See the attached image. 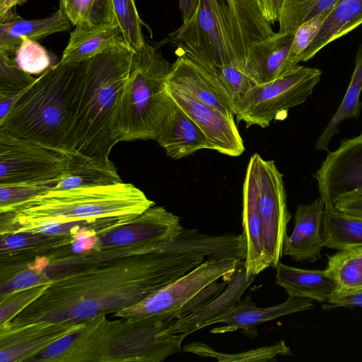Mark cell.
<instances>
[{"mask_svg":"<svg viewBox=\"0 0 362 362\" xmlns=\"http://www.w3.org/2000/svg\"><path fill=\"white\" fill-rule=\"evenodd\" d=\"M96 247L90 266L64 273L28 305L35 322H68L131 307L180 279L204 257L144 240Z\"/></svg>","mask_w":362,"mask_h":362,"instance_id":"cell-1","label":"cell"},{"mask_svg":"<svg viewBox=\"0 0 362 362\" xmlns=\"http://www.w3.org/2000/svg\"><path fill=\"white\" fill-rule=\"evenodd\" d=\"M155 203L139 188L122 182L105 186L51 189L0 209L1 235L29 234L46 222L69 233L86 229L96 235L122 226Z\"/></svg>","mask_w":362,"mask_h":362,"instance_id":"cell-2","label":"cell"},{"mask_svg":"<svg viewBox=\"0 0 362 362\" xmlns=\"http://www.w3.org/2000/svg\"><path fill=\"white\" fill-rule=\"evenodd\" d=\"M88 60L59 62L40 74L0 122V131L65 153L74 151Z\"/></svg>","mask_w":362,"mask_h":362,"instance_id":"cell-3","label":"cell"},{"mask_svg":"<svg viewBox=\"0 0 362 362\" xmlns=\"http://www.w3.org/2000/svg\"><path fill=\"white\" fill-rule=\"evenodd\" d=\"M134 52L117 47L88 60L74 126V151L94 159H110L119 142L115 118Z\"/></svg>","mask_w":362,"mask_h":362,"instance_id":"cell-4","label":"cell"},{"mask_svg":"<svg viewBox=\"0 0 362 362\" xmlns=\"http://www.w3.org/2000/svg\"><path fill=\"white\" fill-rule=\"evenodd\" d=\"M172 64L146 42L134 52L115 118L119 141L155 140L174 103L166 90Z\"/></svg>","mask_w":362,"mask_h":362,"instance_id":"cell-5","label":"cell"},{"mask_svg":"<svg viewBox=\"0 0 362 362\" xmlns=\"http://www.w3.org/2000/svg\"><path fill=\"white\" fill-rule=\"evenodd\" d=\"M165 42L177 47V55H185L216 78L228 66L243 70L228 42L221 0H199L193 16Z\"/></svg>","mask_w":362,"mask_h":362,"instance_id":"cell-6","label":"cell"},{"mask_svg":"<svg viewBox=\"0 0 362 362\" xmlns=\"http://www.w3.org/2000/svg\"><path fill=\"white\" fill-rule=\"evenodd\" d=\"M322 71L298 65L269 82L255 84L235 103L236 121L247 128L269 126L272 121L286 117L288 109L304 103L320 82Z\"/></svg>","mask_w":362,"mask_h":362,"instance_id":"cell-7","label":"cell"},{"mask_svg":"<svg viewBox=\"0 0 362 362\" xmlns=\"http://www.w3.org/2000/svg\"><path fill=\"white\" fill-rule=\"evenodd\" d=\"M70 153L51 149L0 131V185L58 182Z\"/></svg>","mask_w":362,"mask_h":362,"instance_id":"cell-8","label":"cell"},{"mask_svg":"<svg viewBox=\"0 0 362 362\" xmlns=\"http://www.w3.org/2000/svg\"><path fill=\"white\" fill-rule=\"evenodd\" d=\"M250 159L255 170L264 255L270 267L275 268L283 255L286 228L291 218L283 175L274 160H264L258 153Z\"/></svg>","mask_w":362,"mask_h":362,"instance_id":"cell-9","label":"cell"},{"mask_svg":"<svg viewBox=\"0 0 362 362\" xmlns=\"http://www.w3.org/2000/svg\"><path fill=\"white\" fill-rule=\"evenodd\" d=\"M241 260L207 259L180 279L156 291L142 301L120 311L116 315L129 319L179 311L192 297L209 284L233 275Z\"/></svg>","mask_w":362,"mask_h":362,"instance_id":"cell-10","label":"cell"},{"mask_svg":"<svg viewBox=\"0 0 362 362\" xmlns=\"http://www.w3.org/2000/svg\"><path fill=\"white\" fill-rule=\"evenodd\" d=\"M313 177L325 204L362 192V132L341 140L337 150L329 151Z\"/></svg>","mask_w":362,"mask_h":362,"instance_id":"cell-11","label":"cell"},{"mask_svg":"<svg viewBox=\"0 0 362 362\" xmlns=\"http://www.w3.org/2000/svg\"><path fill=\"white\" fill-rule=\"evenodd\" d=\"M166 90L173 101L202 129L213 150L232 157L242 155L245 146L235 121L226 118L183 88L166 82Z\"/></svg>","mask_w":362,"mask_h":362,"instance_id":"cell-12","label":"cell"},{"mask_svg":"<svg viewBox=\"0 0 362 362\" xmlns=\"http://www.w3.org/2000/svg\"><path fill=\"white\" fill-rule=\"evenodd\" d=\"M230 49L245 70L248 50L275 34L263 16L257 0H221ZM246 73V72H245Z\"/></svg>","mask_w":362,"mask_h":362,"instance_id":"cell-13","label":"cell"},{"mask_svg":"<svg viewBox=\"0 0 362 362\" xmlns=\"http://www.w3.org/2000/svg\"><path fill=\"white\" fill-rule=\"evenodd\" d=\"M166 82L189 91L226 118L235 121L234 102L226 88L214 75L185 55H177Z\"/></svg>","mask_w":362,"mask_h":362,"instance_id":"cell-14","label":"cell"},{"mask_svg":"<svg viewBox=\"0 0 362 362\" xmlns=\"http://www.w3.org/2000/svg\"><path fill=\"white\" fill-rule=\"evenodd\" d=\"M324 209L325 202L320 196L310 204L297 206L294 229L285 238L283 255L297 262H313L321 257Z\"/></svg>","mask_w":362,"mask_h":362,"instance_id":"cell-15","label":"cell"},{"mask_svg":"<svg viewBox=\"0 0 362 362\" xmlns=\"http://www.w3.org/2000/svg\"><path fill=\"white\" fill-rule=\"evenodd\" d=\"M294 33H275L248 50L245 70L255 84L264 83L295 69L288 60Z\"/></svg>","mask_w":362,"mask_h":362,"instance_id":"cell-16","label":"cell"},{"mask_svg":"<svg viewBox=\"0 0 362 362\" xmlns=\"http://www.w3.org/2000/svg\"><path fill=\"white\" fill-rule=\"evenodd\" d=\"M243 236L245 245V266L247 276L257 275L270 267L263 249L262 220L259 210L256 175L250 159L243 187Z\"/></svg>","mask_w":362,"mask_h":362,"instance_id":"cell-17","label":"cell"},{"mask_svg":"<svg viewBox=\"0 0 362 362\" xmlns=\"http://www.w3.org/2000/svg\"><path fill=\"white\" fill-rule=\"evenodd\" d=\"M155 141L173 159L186 157L202 149L213 150L202 129L175 102L160 124Z\"/></svg>","mask_w":362,"mask_h":362,"instance_id":"cell-18","label":"cell"},{"mask_svg":"<svg viewBox=\"0 0 362 362\" xmlns=\"http://www.w3.org/2000/svg\"><path fill=\"white\" fill-rule=\"evenodd\" d=\"M255 277V275H247L245 261H241L225 288L216 298L193 314L175 320L169 327L170 332L188 335L212 325L215 320L237 304Z\"/></svg>","mask_w":362,"mask_h":362,"instance_id":"cell-19","label":"cell"},{"mask_svg":"<svg viewBox=\"0 0 362 362\" xmlns=\"http://www.w3.org/2000/svg\"><path fill=\"white\" fill-rule=\"evenodd\" d=\"M313 308V300L288 296L282 303L269 308H259L252 302L248 295L239 300L228 313L215 320L213 324L224 323L226 326L216 327L211 332L221 334L242 329L246 332L252 330L260 323L274 320L291 313Z\"/></svg>","mask_w":362,"mask_h":362,"instance_id":"cell-20","label":"cell"},{"mask_svg":"<svg viewBox=\"0 0 362 362\" xmlns=\"http://www.w3.org/2000/svg\"><path fill=\"white\" fill-rule=\"evenodd\" d=\"M117 47H129L115 23L78 25L71 33L59 62H81Z\"/></svg>","mask_w":362,"mask_h":362,"instance_id":"cell-21","label":"cell"},{"mask_svg":"<svg viewBox=\"0 0 362 362\" xmlns=\"http://www.w3.org/2000/svg\"><path fill=\"white\" fill-rule=\"evenodd\" d=\"M275 269L276 283L285 290L288 296L325 303L335 293V282L325 269H304L281 262Z\"/></svg>","mask_w":362,"mask_h":362,"instance_id":"cell-22","label":"cell"},{"mask_svg":"<svg viewBox=\"0 0 362 362\" xmlns=\"http://www.w3.org/2000/svg\"><path fill=\"white\" fill-rule=\"evenodd\" d=\"M70 22L59 8L51 16L35 20H25L18 16L4 23H0V51L7 54L17 50L26 37L37 40L52 34L70 29Z\"/></svg>","mask_w":362,"mask_h":362,"instance_id":"cell-23","label":"cell"},{"mask_svg":"<svg viewBox=\"0 0 362 362\" xmlns=\"http://www.w3.org/2000/svg\"><path fill=\"white\" fill-rule=\"evenodd\" d=\"M121 182L117 169L110 159H94L74 151L70 153L66 173L54 189L105 186Z\"/></svg>","mask_w":362,"mask_h":362,"instance_id":"cell-24","label":"cell"},{"mask_svg":"<svg viewBox=\"0 0 362 362\" xmlns=\"http://www.w3.org/2000/svg\"><path fill=\"white\" fill-rule=\"evenodd\" d=\"M362 24V0H339L327 14L317 35L307 47L301 62L313 58L331 42Z\"/></svg>","mask_w":362,"mask_h":362,"instance_id":"cell-25","label":"cell"},{"mask_svg":"<svg viewBox=\"0 0 362 362\" xmlns=\"http://www.w3.org/2000/svg\"><path fill=\"white\" fill-rule=\"evenodd\" d=\"M323 247L341 250L362 245V218L347 214L325 204L322 227Z\"/></svg>","mask_w":362,"mask_h":362,"instance_id":"cell-26","label":"cell"},{"mask_svg":"<svg viewBox=\"0 0 362 362\" xmlns=\"http://www.w3.org/2000/svg\"><path fill=\"white\" fill-rule=\"evenodd\" d=\"M325 270L335 282L334 296L346 295L361 290L362 245L339 250L329 257Z\"/></svg>","mask_w":362,"mask_h":362,"instance_id":"cell-27","label":"cell"},{"mask_svg":"<svg viewBox=\"0 0 362 362\" xmlns=\"http://www.w3.org/2000/svg\"><path fill=\"white\" fill-rule=\"evenodd\" d=\"M362 90V45L356 52L355 68L345 95L335 114L318 138L315 148L318 151H328L331 139L338 132V125L344 119L358 118L362 110L359 97Z\"/></svg>","mask_w":362,"mask_h":362,"instance_id":"cell-28","label":"cell"},{"mask_svg":"<svg viewBox=\"0 0 362 362\" xmlns=\"http://www.w3.org/2000/svg\"><path fill=\"white\" fill-rule=\"evenodd\" d=\"M182 350L201 357L216 358L219 362H254L272 361L279 356H290L292 354L290 348L284 340L271 346L248 350L244 352L227 354L217 351L210 346L199 341L186 344Z\"/></svg>","mask_w":362,"mask_h":362,"instance_id":"cell-29","label":"cell"},{"mask_svg":"<svg viewBox=\"0 0 362 362\" xmlns=\"http://www.w3.org/2000/svg\"><path fill=\"white\" fill-rule=\"evenodd\" d=\"M339 0H284L278 21L280 33H294L306 21L329 13Z\"/></svg>","mask_w":362,"mask_h":362,"instance_id":"cell-30","label":"cell"},{"mask_svg":"<svg viewBox=\"0 0 362 362\" xmlns=\"http://www.w3.org/2000/svg\"><path fill=\"white\" fill-rule=\"evenodd\" d=\"M111 22L119 28L125 42L134 51L145 43L135 0H109Z\"/></svg>","mask_w":362,"mask_h":362,"instance_id":"cell-31","label":"cell"},{"mask_svg":"<svg viewBox=\"0 0 362 362\" xmlns=\"http://www.w3.org/2000/svg\"><path fill=\"white\" fill-rule=\"evenodd\" d=\"M59 9L75 26L111 22L109 0H60Z\"/></svg>","mask_w":362,"mask_h":362,"instance_id":"cell-32","label":"cell"},{"mask_svg":"<svg viewBox=\"0 0 362 362\" xmlns=\"http://www.w3.org/2000/svg\"><path fill=\"white\" fill-rule=\"evenodd\" d=\"M36 79L19 68L7 53L0 51V99L20 93Z\"/></svg>","mask_w":362,"mask_h":362,"instance_id":"cell-33","label":"cell"},{"mask_svg":"<svg viewBox=\"0 0 362 362\" xmlns=\"http://www.w3.org/2000/svg\"><path fill=\"white\" fill-rule=\"evenodd\" d=\"M16 64L29 74H42L51 66V59L46 51L36 40L26 37L15 52Z\"/></svg>","mask_w":362,"mask_h":362,"instance_id":"cell-34","label":"cell"},{"mask_svg":"<svg viewBox=\"0 0 362 362\" xmlns=\"http://www.w3.org/2000/svg\"><path fill=\"white\" fill-rule=\"evenodd\" d=\"M57 182L0 185V209L25 202L53 189Z\"/></svg>","mask_w":362,"mask_h":362,"instance_id":"cell-35","label":"cell"},{"mask_svg":"<svg viewBox=\"0 0 362 362\" xmlns=\"http://www.w3.org/2000/svg\"><path fill=\"white\" fill-rule=\"evenodd\" d=\"M327 14L320 13L315 16L301 24L294 32L288 56L292 66H296L301 62L303 52L318 33Z\"/></svg>","mask_w":362,"mask_h":362,"instance_id":"cell-36","label":"cell"},{"mask_svg":"<svg viewBox=\"0 0 362 362\" xmlns=\"http://www.w3.org/2000/svg\"><path fill=\"white\" fill-rule=\"evenodd\" d=\"M217 281L209 284L192 297L180 310L178 319L193 314L216 298L226 286L228 279H223L221 283Z\"/></svg>","mask_w":362,"mask_h":362,"instance_id":"cell-37","label":"cell"},{"mask_svg":"<svg viewBox=\"0 0 362 362\" xmlns=\"http://www.w3.org/2000/svg\"><path fill=\"white\" fill-rule=\"evenodd\" d=\"M337 307L362 308V289L346 295L333 296L327 303L322 305L325 310Z\"/></svg>","mask_w":362,"mask_h":362,"instance_id":"cell-38","label":"cell"},{"mask_svg":"<svg viewBox=\"0 0 362 362\" xmlns=\"http://www.w3.org/2000/svg\"><path fill=\"white\" fill-rule=\"evenodd\" d=\"M333 206L347 214L362 218V192L341 197Z\"/></svg>","mask_w":362,"mask_h":362,"instance_id":"cell-39","label":"cell"},{"mask_svg":"<svg viewBox=\"0 0 362 362\" xmlns=\"http://www.w3.org/2000/svg\"><path fill=\"white\" fill-rule=\"evenodd\" d=\"M264 18L272 25L278 22L284 0H257Z\"/></svg>","mask_w":362,"mask_h":362,"instance_id":"cell-40","label":"cell"},{"mask_svg":"<svg viewBox=\"0 0 362 362\" xmlns=\"http://www.w3.org/2000/svg\"><path fill=\"white\" fill-rule=\"evenodd\" d=\"M12 282L15 291L28 289L42 283L40 279H37V274L28 271L18 274L12 279Z\"/></svg>","mask_w":362,"mask_h":362,"instance_id":"cell-41","label":"cell"},{"mask_svg":"<svg viewBox=\"0 0 362 362\" xmlns=\"http://www.w3.org/2000/svg\"><path fill=\"white\" fill-rule=\"evenodd\" d=\"M30 86L26 89L12 96L0 99V122H1L6 116L8 114L16 102L21 98V96L27 91Z\"/></svg>","mask_w":362,"mask_h":362,"instance_id":"cell-42","label":"cell"},{"mask_svg":"<svg viewBox=\"0 0 362 362\" xmlns=\"http://www.w3.org/2000/svg\"><path fill=\"white\" fill-rule=\"evenodd\" d=\"M26 0H1L0 1V23L7 22L11 20L14 15L12 8L18 4H21Z\"/></svg>","mask_w":362,"mask_h":362,"instance_id":"cell-43","label":"cell"},{"mask_svg":"<svg viewBox=\"0 0 362 362\" xmlns=\"http://www.w3.org/2000/svg\"><path fill=\"white\" fill-rule=\"evenodd\" d=\"M178 1L182 23H186L194 14L198 6L199 0H178Z\"/></svg>","mask_w":362,"mask_h":362,"instance_id":"cell-44","label":"cell"}]
</instances>
